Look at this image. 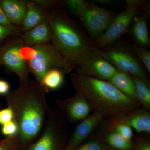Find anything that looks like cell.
<instances>
[{
    "label": "cell",
    "instance_id": "6da1fadb",
    "mask_svg": "<svg viewBox=\"0 0 150 150\" xmlns=\"http://www.w3.org/2000/svg\"><path fill=\"white\" fill-rule=\"evenodd\" d=\"M47 91L41 84L29 78L19 81L16 88L5 95L18 127L16 135L10 137L16 150L27 147L43 129L51 109L46 100Z\"/></svg>",
    "mask_w": 150,
    "mask_h": 150
},
{
    "label": "cell",
    "instance_id": "7a4b0ae2",
    "mask_svg": "<svg viewBox=\"0 0 150 150\" xmlns=\"http://www.w3.org/2000/svg\"><path fill=\"white\" fill-rule=\"evenodd\" d=\"M70 80L76 92L81 94L94 112L103 118H125L140 109L139 102L126 96L108 81L78 72L72 74Z\"/></svg>",
    "mask_w": 150,
    "mask_h": 150
},
{
    "label": "cell",
    "instance_id": "3957f363",
    "mask_svg": "<svg viewBox=\"0 0 150 150\" xmlns=\"http://www.w3.org/2000/svg\"><path fill=\"white\" fill-rule=\"evenodd\" d=\"M59 6L48 11L47 21L52 32L51 43L72 63L93 44Z\"/></svg>",
    "mask_w": 150,
    "mask_h": 150
},
{
    "label": "cell",
    "instance_id": "277c9868",
    "mask_svg": "<svg viewBox=\"0 0 150 150\" xmlns=\"http://www.w3.org/2000/svg\"><path fill=\"white\" fill-rule=\"evenodd\" d=\"M27 61L30 73L35 80L41 84L46 73L52 69H58L68 74L75 69L74 65L51 43L31 47Z\"/></svg>",
    "mask_w": 150,
    "mask_h": 150
},
{
    "label": "cell",
    "instance_id": "5b68a950",
    "mask_svg": "<svg viewBox=\"0 0 150 150\" xmlns=\"http://www.w3.org/2000/svg\"><path fill=\"white\" fill-rule=\"evenodd\" d=\"M68 137L64 118L59 111L51 108L42 131L26 150H61Z\"/></svg>",
    "mask_w": 150,
    "mask_h": 150
},
{
    "label": "cell",
    "instance_id": "8992f818",
    "mask_svg": "<svg viewBox=\"0 0 150 150\" xmlns=\"http://www.w3.org/2000/svg\"><path fill=\"white\" fill-rule=\"evenodd\" d=\"M96 51L112 65L117 70L136 76L149 83L146 74L131 48L116 45L99 48L95 47Z\"/></svg>",
    "mask_w": 150,
    "mask_h": 150
},
{
    "label": "cell",
    "instance_id": "52a82bcc",
    "mask_svg": "<svg viewBox=\"0 0 150 150\" xmlns=\"http://www.w3.org/2000/svg\"><path fill=\"white\" fill-rule=\"evenodd\" d=\"M24 46L21 35L9 38L0 46V66L4 67L6 72L15 74L19 81L29 78L27 62L21 54Z\"/></svg>",
    "mask_w": 150,
    "mask_h": 150
},
{
    "label": "cell",
    "instance_id": "ba28073f",
    "mask_svg": "<svg viewBox=\"0 0 150 150\" xmlns=\"http://www.w3.org/2000/svg\"><path fill=\"white\" fill-rule=\"evenodd\" d=\"M116 15L112 11L85 1L76 16L95 40L108 28Z\"/></svg>",
    "mask_w": 150,
    "mask_h": 150
},
{
    "label": "cell",
    "instance_id": "9c48e42d",
    "mask_svg": "<svg viewBox=\"0 0 150 150\" xmlns=\"http://www.w3.org/2000/svg\"><path fill=\"white\" fill-rule=\"evenodd\" d=\"M76 72L108 81L117 70L91 46L74 59L72 62Z\"/></svg>",
    "mask_w": 150,
    "mask_h": 150
},
{
    "label": "cell",
    "instance_id": "30bf717a",
    "mask_svg": "<svg viewBox=\"0 0 150 150\" xmlns=\"http://www.w3.org/2000/svg\"><path fill=\"white\" fill-rule=\"evenodd\" d=\"M149 7V5L145 7L127 6L125 10L115 15L104 33L93 42V46L103 48L115 43L126 32L134 18Z\"/></svg>",
    "mask_w": 150,
    "mask_h": 150
},
{
    "label": "cell",
    "instance_id": "8fae6325",
    "mask_svg": "<svg viewBox=\"0 0 150 150\" xmlns=\"http://www.w3.org/2000/svg\"><path fill=\"white\" fill-rule=\"evenodd\" d=\"M56 103L62 116L71 123L85 119L89 116L91 109L86 99L77 92L70 98L57 100Z\"/></svg>",
    "mask_w": 150,
    "mask_h": 150
},
{
    "label": "cell",
    "instance_id": "7c38bea8",
    "mask_svg": "<svg viewBox=\"0 0 150 150\" xmlns=\"http://www.w3.org/2000/svg\"><path fill=\"white\" fill-rule=\"evenodd\" d=\"M96 112L81 121L67 141L64 150H74L90 135L103 118Z\"/></svg>",
    "mask_w": 150,
    "mask_h": 150
},
{
    "label": "cell",
    "instance_id": "4fadbf2b",
    "mask_svg": "<svg viewBox=\"0 0 150 150\" xmlns=\"http://www.w3.org/2000/svg\"><path fill=\"white\" fill-rule=\"evenodd\" d=\"M25 46L33 47L51 43L52 32L48 21L25 31L21 35Z\"/></svg>",
    "mask_w": 150,
    "mask_h": 150
},
{
    "label": "cell",
    "instance_id": "5bb4252c",
    "mask_svg": "<svg viewBox=\"0 0 150 150\" xmlns=\"http://www.w3.org/2000/svg\"><path fill=\"white\" fill-rule=\"evenodd\" d=\"M28 1L0 0V6L11 24L20 26L24 21Z\"/></svg>",
    "mask_w": 150,
    "mask_h": 150
},
{
    "label": "cell",
    "instance_id": "9a60e30c",
    "mask_svg": "<svg viewBox=\"0 0 150 150\" xmlns=\"http://www.w3.org/2000/svg\"><path fill=\"white\" fill-rule=\"evenodd\" d=\"M48 11L35 2L28 1L27 11L21 30L22 33L27 31L43 21L47 20Z\"/></svg>",
    "mask_w": 150,
    "mask_h": 150
},
{
    "label": "cell",
    "instance_id": "2e32d148",
    "mask_svg": "<svg viewBox=\"0 0 150 150\" xmlns=\"http://www.w3.org/2000/svg\"><path fill=\"white\" fill-rule=\"evenodd\" d=\"M149 10V7L134 18L131 30L132 35L139 46L145 48L149 46L150 43L147 25Z\"/></svg>",
    "mask_w": 150,
    "mask_h": 150
},
{
    "label": "cell",
    "instance_id": "e0dca14e",
    "mask_svg": "<svg viewBox=\"0 0 150 150\" xmlns=\"http://www.w3.org/2000/svg\"><path fill=\"white\" fill-rule=\"evenodd\" d=\"M115 120L117 122L126 123L138 133L150 132V115L146 111L139 110L125 118Z\"/></svg>",
    "mask_w": 150,
    "mask_h": 150
},
{
    "label": "cell",
    "instance_id": "ac0fdd59",
    "mask_svg": "<svg viewBox=\"0 0 150 150\" xmlns=\"http://www.w3.org/2000/svg\"><path fill=\"white\" fill-rule=\"evenodd\" d=\"M108 81L126 96L138 102L134 81L130 75L117 70Z\"/></svg>",
    "mask_w": 150,
    "mask_h": 150
},
{
    "label": "cell",
    "instance_id": "d6986e66",
    "mask_svg": "<svg viewBox=\"0 0 150 150\" xmlns=\"http://www.w3.org/2000/svg\"><path fill=\"white\" fill-rule=\"evenodd\" d=\"M134 86L137 100L146 108L150 106V90L149 83L136 76H131Z\"/></svg>",
    "mask_w": 150,
    "mask_h": 150
},
{
    "label": "cell",
    "instance_id": "ffe728a7",
    "mask_svg": "<svg viewBox=\"0 0 150 150\" xmlns=\"http://www.w3.org/2000/svg\"><path fill=\"white\" fill-rule=\"evenodd\" d=\"M64 73L58 69L48 71L43 78L41 84L47 90L57 89L63 84Z\"/></svg>",
    "mask_w": 150,
    "mask_h": 150
},
{
    "label": "cell",
    "instance_id": "44dd1931",
    "mask_svg": "<svg viewBox=\"0 0 150 150\" xmlns=\"http://www.w3.org/2000/svg\"><path fill=\"white\" fill-rule=\"evenodd\" d=\"M105 141L108 145L118 150H130L132 146L131 141L124 139L114 130L108 134Z\"/></svg>",
    "mask_w": 150,
    "mask_h": 150
},
{
    "label": "cell",
    "instance_id": "7402d4cb",
    "mask_svg": "<svg viewBox=\"0 0 150 150\" xmlns=\"http://www.w3.org/2000/svg\"><path fill=\"white\" fill-rule=\"evenodd\" d=\"M22 32L20 27L12 24L8 25H0V46L8 38L16 35H21Z\"/></svg>",
    "mask_w": 150,
    "mask_h": 150
},
{
    "label": "cell",
    "instance_id": "603a6c76",
    "mask_svg": "<svg viewBox=\"0 0 150 150\" xmlns=\"http://www.w3.org/2000/svg\"><path fill=\"white\" fill-rule=\"evenodd\" d=\"M131 49L144 64L148 72L150 73V51L142 46L131 45Z\"/></svg>",
    "mask_w": 150,
    "mask_h": 150
},
{
    "label": "cell",
    "instance_id": "cb8c5ba5",
    "mask_svg": "<svg viewBox=\"0 0 150 150\" xmlns=\"http://www.w3.org/2000/svg\"><path fill=\"white\" fill-rule=\"evenodd\" d=\"M116 122V123L114 124V131H116L124 139L131 141L133 134L132 128L126 123L117 121Z\"/></svg>",
    "mask_w": 150,
    "mask_h": 150
},
{
    "label": "cell",
    "instance_id": "d4e9b609",
    "mask_svg": "<svg viewBox=\"0 0 150 150\" xmlns=\"http://www.w3.org/2000/svg\"><path fill=\"white\" fill-rule=\"evenodd\" d=\"M74 150H106V148L99 141L93 140L81 145Z\"/></svg>",
    "mask_w": 150,
    "mask_h": 150
},
{
    "label": "cell",
    "instance_id": "484cf974",
    "mask_svg": "<svg viewBox=\"0 0 150 150\" xmlns=\"http://www.w3.org/2000/svg\"><path fill=\"white\" fill-rule=\"evenodd\" d=\"M18 131V127L13 120L2 126V134L7 137H13L16 135Z\"/></svg>",
    "mask_w": 150,
    "mask_h": 150
},
{
    "label": "cell",
    "instance_id": "4316f807",
    "mask_svg": "<svg viewBox=\"0 0 150 150\" xmlns=\"http://www.w3.org/2000/svg\"><path fill=\"white\" fill-rule=\"evenodd\" d=\"M85 1L84 0H67L62 2V4L66 6L71 12L76 15Z\"/></svg>",
    "mask_w": 150,
    "mask_h": 150
},
{
    "label": "cell",
    "instance_id": "83f0119b",
    "mask_svg": "<svg viewBox=\"0 0 150 150\" xmlns=\"http://www.w3.org/2000/svg\"><path fill=\"white\" fill-rule=\"evenodd\" d=\"M13 120V112L9 107L0 110V125L2 126Z\"/></svg>",
    "mask_w": 150,
    "mask_h": 150
},
{
    "label": "cell",
    "instance_id": "f1b7e54d",
    "mask_svg": "<svg viewBox=\"0 0 150 150\" xmlns=\"http://www.w3.org/2000/svg\"><path fill=\"white\" fill-rule=\"evenodd\" d=\"M0 150H16L9 137H6L3 140H0Z\"/></svg>",
    "mask_w": 150,
    "mask_h": 150
},
{
    "label": "cell",
    "instance_id": "f546056e",
    "mask_svg": "<svg viewBox=\"0 0 150 150\" xmlns=\"http://www.w3.org/2000/svg\"><path fill=\"white\" fill-rule=\"evenodd\" d=\"M10 85L6 81L0 79V95H5L10 91Z\"/></svg>",
    "mask_w": 150,
    "mask_h": 150
},
{
    "label": "cell",
    "instance_id": "4dcf8cb0",
    "mask_svg": "<svg viewBox=\"0 0 150 150\" xmlns=\"http://www.w3.org/2000/svg\"><path fill=\"white\" fill-rule=\"evenodd\" d=\"M10 24H11L10 22L0 6V25H8Z\"/></svg>",
    "mask_w": 150,
    "mask_h": 150
},
{
    "label": "cell",
    "instance_id": "1f68e13d",
    "mask_svg": "<svg viewBox=\"0 0 150 150\" xmlns=\"http://www.w3.org/2000/svg\"><path fill=\"white\" fill-rule=\"evenodd\" d=\"M139 150H150V144L149 142H142L139 146Z\"/></svg>",
    "mask_w": 150,
    "mask_h": 150
},
{
    "label": "cell",
    "instance_id": "d6a6232c",
    "mask_svg": "<svg viewBox=\"0 0 150 150\" xmlns=\"http://www.w3.org/2000/svg\"><path fill=\"white\" fill-rule=\"evenodd\" d=\"M97 1V2L99 4H108L112 2V1L110 0H97V1Z\"/></svg>",
    "mask_w": 150,
    "mask_h": 150
},
{
    "label": "cell",
    "instance_id": "836d02e7",
    "mask_svg": "<svg viewBox=\"0 0 150 150\" xmlns=\"http://www.w3.org/2000/svg\"><path fill=\"white\" fill-rule=\"evenodd\" d=\"M0 106H1V102H0Z\"/></svg>",
    "mask_w": 150,
    "mask_h": 150
}]
</instances>
